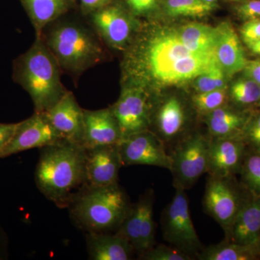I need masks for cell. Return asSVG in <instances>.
<instances>
[{"instance_id":"6da1fadb","label":"cell","mask_w":260,"mask_h":260,"mask_svg":"<svg viewBox=\"0 0 260 260\" xmlns=\"http://www.w3.org/2000/svg\"><path fill=\"white\" fill-rule=\"evenodd\" d=\"M138 42L126 57V84L148 90L150 83L171 85L194 80L216 61L215 55L188 49L176 30L150 34Z\"/></svg>"},{"instance_id":"7a4b0ae2","label":"cell","mask_w":260,"mask_h":260,"mask_svg":"<svg viewBox=\"0 0 260 260\" xmlns=\"http://www.w3.org/2000/svg\"><path fill=\"white\" fill-rule=\"evenodd\" d=\"M85 148L61 140L40 148L35 171L39 190L59 208H68L70 200L85 183Z\"/></svg>"},{"instance_id":"3957f363","label":"cell","mask_w":260,"mask_h":260,"mask_svg":"<svg viewBox=\"0 0 260 260\" xmlns=\"http://www.w3.org/2000/svg\"><path fill=\"white\" fill-rule=\"evenodd\" d=\"M61 70L42 37H37L15 60V80L31 98L35 112H47L68 91L61 83Z\"/></svg>"},{"instance_id":"277c9868","label":"cell","mask_w":260,"mask_h":260,"mask_svg":"<svg viewBox=\"0 0 260 260\" xmlns=\"http://www.w3.org/2000/svg\"><path fill=\"white\" fill-rule=\"evenodd\" d=\"M132 205L118 183L104 186L84 185L70 200L68 208L75 225L85 232H116Z\"/></svg>"},{"instance_id":"5b68a950","label":"cell","mask_w":260,"mask_h":260,"mask_svg":"<svg viewBox=\"0 0 260 260\" xmlns=\"http://www.w3.org/2000/svg\"><path fill=\"white\" fill-rule=\"evenodd\" d=\"M42 37L61 69L72 74H81L103 59L97 38L80 24L58 23Z\"/></svg>"},{"instance_id":"8992f818","label":"cell","mask_w":260,"mask_h":260,"mask_svg":"<svg viewBox=\"0 0 260 260\" xmlns=\"http://www.w3.org/2000/svg\"><path fill=\"white\" fill-rule=\"evenodd\" d=\"M164 239L183 252L198 256L203 246L195 230L189 211L186 190L175 186V194L162 213L161 221Z\"/></svg>"},{"instance_id":"52a82bcc","label":"cell","mask_w":260,"mask_h":260,"mask_svg":"<svg viewBox=\"0 0 260 260\" xmlns=\"http://www.w3.org/2000/svg\"><path fill=\"white\" fill-rule=\"evenodd\" d=\"M210 138L200 133L188 135L174 146L170 153L174 186L190 189L208 172Z\"/></svg>"},{"instance_id":"ba28073f","label":"cell","mask_w":260,"mask_h":260,"mask_svg":"<svg viewBox=\"0 0 260 260\" xmlns=\"http://www.w3.org/2000/svg\"><path fill=\"white\" fill-rule=\"evenodd\" d=\"M153 100L149 90L134 84H125L117 102L111 108L122 138L150 129Z\"/></svg>"},{"instance_id":"9c48e42d","label":"cell","mask_w":260,"mask_h":260,"mask_svg":"<svg viewBox=\"0 0 260 260\" xmlns=\"http://www.w3.org/2000/svg\"><path fill=\"white\" fill-rule=\"evenodd\" d=\"M122 166L147 165L172 169L167 145L151 130L122 138L118 144Z\"/></svg>"},{"instance_id":"30bf717a","label":"cell","mask_w":260,"mask_h":260,"mask_svg":"<svg viewBox=\"0 0 260 260\" xmlns=\"http://www.w3.org/2000/svg\"><path fill=\"white\" fill-rule=\"evenodd\" d=\"M154 193L149 189L140 197L116 233L127 239L139 256L155 245Z\"/></svg>"},{"instance_id":"8fae6325","label":"cell","mask_w":260,"mask_h":260,"mask_svg":"<svg viewBox=\"0 0 260 260\" xmlns=\"http://www.w3.org/2000/svg\"><path fill=\"white\" fill-rule=\"evenodd\" d=\"M243 204L229 177L210 176L207 182L203 205L207 213L218 222L225 234L230 232L233 223Z\"/></svg>"},{"instance_id":"7c38bea8","label":"cell","mask_w":260,"mask_h":260,"mask_svg":"<svg viewBox=\"0 0 260 260\" xmlns=\"http://www.w3.org/2000/svg\"><path fill=\"white\" fill-rule=\"evenodd\" d=\"M63 140L44 113L35 112L28 119L19 122L16 133L9 144L0 153V158L55 144Z\"/></svg>"},{"instance_id":"4fadbf2b","label":"cell","mask_w":260,"mask_h":260,"mask_svg":"<svg viewBox=\"0 0 260 260\" xmlns=\"http://www.w3.org/2000/svg\"><path fill=\"white\" fill-rule=\"evenodd\" d=\"M122 167L118 145L85 148V183L89 186L116 184Z\"/></svg>"},{"instance_id":"5bb4252c","label":"cell","mask_w":260,"mask_h":260,"mask_svg":"<svg viewBox=\"0 0 260 260\" xmlns=\"http://www.w3.org/2000/svg\"><path fill=\"white\" fill-rule=\"evenodd\" d=\"M92 13L94 27L107 44L116 49H123L129 44L136 23L124 10L106 5Z\"/></svg>"},{"instance_id":"9a60e30c","label":"cell","mask_w":260,"mask_h":260,"mask_svg":"<svg viewBox=\"0 0 260 260\" xmlns=\"http://www.w3.org/2000/svg\"><path fill=\"white\" fill-rule=\"evenodd\" d=\"M44 114L63 140L83 145L84 109L72 92Z\"/></svg>"},{"instance_id":"2e32d148","label":"cell","mask_w":260,"mask_h":260,"mask_svg":"<svg viewBox=\"0 0 260 260\" xmlns=\"http://www.w3.org/2000/svg\"><path fill=\"white\" fill-rule=\"evenodd\" d=\"M246 147L240 137L210 138L208 169L210 176L231 177L241 170L246 155Z\"/></svg>"},{"instance_id":"e0dca14e","label":"cell","mask_w":260,"mask_h":260,"mask_svg":"<svg viewBox=\"0 0 260 260\" xmlns=\"http://www.w3.org/2000/svg\"><path fill=\"white\" fill-rule=\"evenodd\" d=\"M122 139L119 124L111 108L99 110L84 109L85 148L118 145Z\"/></svg>"},{"instance_id":"ac0fdd59","label":"cell","mask_w":260,"mask_h":260,"mask_svg":"<svg viewBox=\"0 0 260 260\" xmlns=\"http://www.w3.org/2000/svg\"><path fill=\"white\" fill-rule=\"evenodd\" d=\"M186 121L187 113L184 104L179 98L171 96L159 105L155 114H151L150 126L154 123L156 130L153 133L167 145L181 141Z\"/></svg>"},{"instance_id":"d6986e66","label":"cell","mask_w":260,"mask_h":260,"mask_svg":"<svg viewBox=\"0 0 260 260\" xmlns=\"http://www.w3.org/2000/svg\"><path fill=\"white\" fill-rule=\"evenodd\" d=\"M215 56L217 62L228 78L243 71L247 59L242 42L233 25L223 22L216 27Z\"/></svg>"},{"instance_id":"ffe728a7","label":"cell","mask_w":260,"mask_h":260,"mask_svg":"<svg viewBox=\"0 0 260 260\" xmlns=\"http://www.w3.org/2000/svg\"><path fill=\"white\" fill-rule=\"evenodd\" d=\"M228 240L241 245L256 246L260 241V198L243 203L230 232Z\"/></svg>"},{"instance_id":"44dd1931","label":"cell","mask_w":260,"mask_h":260,"mask_svg":"<svg viewBox=\"0 0 260 260\" xmlns=\"http://www.w3.org/2000/svg\"><path fill=\"white\" fill-rule=\"evenodd\" d=\"M86 244L92 260H129L135 251L127 239L116 232L87 233Z\"/></svg>"},{"instance_id":"7402d4cb","label":"cell","mask_w":260,"mask_h":260,"mask_svg":"<svg viewBox=\"0 0 260 260\" xmlns=\"http://www.w3.org/2000/svg\"><path fill=\"white\" fill-rule=\"evenodd\" d=\"M251 116L223 106L206 114L205 120L211 138H241Z\"/></svg>"},{"instance_id":"603a6c76","label":"cell","mask_w":260,"mask_h":260,"mask_svg":"<svg viewBox=\"0 0 260 260\" xmlns=\"http://www.w3.org/2000/svg\"><path fill=\"white\" fill-rule=\"evenodd\" d=\"M181 43L189 50L203 55H215L216 28L199 23L183 25L176 30Z\"/></svg>"},{"instance_id":"cb8c5ba5","label":"cell","mask_w":260,"mask_h":260,"mask_svg":"<svg viewBox=\"0 0 260 260\" xmlns=\"http://www.w3.org/2000/svg\"><path fill=\"white\" fill-rule=\"evenodd\" d=\"M35 28L37 37H42L44 28L68 9V0H20Z\"/></svg>"},{"instance_id":"d4e9b609","label":"cell","mask_w":260,"mask_h":260,"mask_svg":"<svg viewBox=\"0 0 260 260\" xmlns=\"http://www.w3.org/2000/svg\"><path fill=\"white\" fill-rule=\"evenodd\" d=\"M259 256L256 246L241 245L229 240L203 248L198 255L201 260H252Z\"/></svg>"},{"instance_id":"484cf974","label":"cell","mask_w":260,"mask_h":260,"mask_svg":"<svg viewBox=\"0 0 260 260\" xmlns=\"http://www.w3.org/2000/svg\"><path fill=\"white\" fill-rule=\"evenodd\" d=\"M229 95L237 105H260V85L244 75L232 84Z\"/></svg>"},{"instance_id":"4316f807","label":"cell","mask_w":260,"mask_h":260,"mask_svg":"<svg viewBox=\"0 0 260 260\" xmlns=\"http://www.w3.org/2000/svg\"><path fill=\"white\" fill-rule=\"evenodd\" d=\"M214 4L203 0H165L167 14L172 17H203L213 10Z\"/></svg>"},{"instance_id":"83f0119b","label":"cell","mask_w":260,"mask_h":260,"mask_svg":"<svg viewBox=\"0 0 260 260\" xmlns=\"http://www.w3.org/2000/svg\"><path fill=\"white\" fill-rule=\"evenodd\" d=\"M241 171L246 188L253 197L260 198V153L252 151L246 155Z\"/></svg>"},{"instance_id":"f1b7e54d","label":"cell","mask_w":260,"mask_h":260,"mask_svg":"<svg viewBox=\"0 0 260 260\" xmlns=\"http://www.w3.org/2000/svg\"><path fill=\"white\" fill-rule=\"evenodd\" d=\"M227 77L217 61L208 71L194 78L193 87L197 93H205L227 88Z\"/></svg>"},{"instance_id":"f546056e","label":"cell","mask_w":260,"mask_h":260,"mask_svg":"<svg viewBox=\"0 0 260 260\" xmlns=\"http://www.w3.org/2000/svg\"><path fill=\"white\" fill-rule=\"evenodd\" d=\"M227 94V88L205 93H196L191 97V103L196 112L205 116L218 108L225 106Z\"/></svg>"},{"instance_id":"4dcf8cb0","label":"cell","mask_w":260,"mask_h":260,"mask_svg":"<svg viewBox=\"0 0 260 260\" xmlns=\"http://www.w3.org/2000/svg\"><path fill=\"white\" fill-rule=\"evenodd\" d=\"M140 259L145 260H191V256L174 246H155L140 255Z\"/></svg>"},{"instance_id":"1f68e13d","label":"cell","mask_w":260,"mask_h":260,"mask_svg":"<svg viewBox=\"0 0 260 260\" xmlns=\"http://www.w3.org/2000/svg\"><path fill=\"white\" fill-rule=\"evenodd\" d=\"M241 138L252 151L260 153V112L249 118Z\"/></svg>"},{"instance_id":"d6a6232c","label":"cell","mask_w":260,"mask_h":260,"mask_svg":"<svg viewBox=\"0 0 260 260\" xmlns=\"http://www.w3.org/2000/svg\"><path fill=\"white\" fill-rule=\"evenodd\" d=\"M240 35L246 46L260 39V19L247 20L240 29Z\"/></svg>"},{"instance_id":"836d02e7","label":"cell","mask_w":260,"mask_h":260,"mask_svg":"<svg viewBox=\"0 0 260 260\" xmlns=\"http://www.w3.org/2000/svg\"><path fill=\"white\" fill-rule=\"evenodd\" d=\"M237 13L243 20L260 19V0H249L237 8Z\"/></svg>"},{"instance_id":"e575fe53","label":"cell","mask_w":260,"mask_h":260,"mask_svg":"<svg viewBox=\"0 0 260 260\" xmlns=\"http://www.w3.org/2000/svg\"><path fill=\"white\" fill-rule=\"evenodd\" d=\"M18 126L19 122L13 124L0 123V153L13 139Z\"/></svg>"},{"instance_id":"d590c367","label":"cell","mask_w":260,"mask_h":260,"mask_svg":"<svg viewBox=\"0 0 260 260\" xmlns=\"http://www.w3.org/2000/svg\"><path fill=\"white\" fill-rule=\"evenodd\" d=\"M130 9L137 15H145L151 11L158 0H126Z\"/></svg>"},{"instance_id":"8d00e7d4","label":"cell","mask_w":260,"mask_h":260,"mask_svg":"<svg viewBox=\"0 0 260 260\" xmlns=\"http://www.w3.org/2000/svg\"><path fill=\"white\" fill-rule=\"evenodd\" d=\"M243 71L244 75L254 80L260 85V59L247 61Z\"/></svg>"},{"instance_id":"74e56055","label":"cell","mask_w":260,"mask_h":260,"mask_svg":"<svg viewBox=\"0 0 260 260\" xmlns=\"http://www.w3.org/2000/svg\"><path fill=\"white\" fill-rule=\"evenodd\" d=\"M82 7L85 11L93 12L100 9L109 4L110 0H80Z\"/></svg>"},{"instance_id":"f35d334b","label":"cell","mask_w":260,"mask_h":260,"mask_svg":"<svg viewBox=\"0 0 260 260\" xmlns=\"http://www.w3.org/2000/svg\"><path fill=\"white\" fill-rule=\"evenodd\" d=\"M8 256V238L0 224V260L6 259Z\"/></svg>"},{"instance_id":"ab89813d","label":"cell","mask_w":260,"mask_h":260,"mask_svg":"<svg viewBox=\"0 0 260 260\" xmlns=\"http://www.w3.org/2000/svg\"><path fill=\"white\" fill-rule=\"evenodd\" d=\"M247 47L253 54L260 56V39L249 44L247 45Z\"/></svg>"},{"instance_id":"60d3db41","label":"cell","mask_w":260,"mask_h":260,"mask_svg":"<svg viewBox=\"0 0 260 260\" xmlns=\"http://www.w3.org/2000/svg\"><path fill=\"white\" fill-rule=\"evenodd\" d=\"M203 1L205 2V3H210V4H214L216 2V0H203Z\"/></svg>"},{"instance_id":"b9f144b4","label":"cell","mask_w":260,"mask_h":260,"mask_svg":"<svg viewBox=\"0 0 260 260\" xmlns=\"http://www.w3.org/2000/svg\"><path fill=\"white\" fill-rule=\"evenodd\" d=\"M231 1H238V0H231Z\"/></svg>"}]
</instances>
